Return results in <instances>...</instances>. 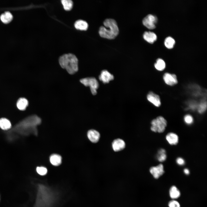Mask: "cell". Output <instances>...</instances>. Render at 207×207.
I'll use <instances>...</instances> for the list:
<instances>
[{"mask_svg": "<svg viewBox=\"0 0 207 207\" xmlns=\"http://www.w3.org/2000/svg\"><path fill=\"white\" fill-rule=\"evenodd\" d=\"M155 68L159 71H163L166 68V64L163 60L158 58L156 60L154 65Z\"/></svg>", "mask_w": 207, "mask_h": 207, "instance_id": "ffe728a7", "label": "cell"}, {"mask_svg": "<svg viewBox=\"0 0 207 207\" xmlns=\"http://www.w3.org/2000/svg\"><path fill=\"white\" fill-rule=\"evenodd\" d=\"M184 120L185 123L188 125H190L192 124L193 122V117L189 114H187L184 116Z\"/></svg>", "mask_w": 207, "mask_h": 207, "instance_id": "484cf974", "label": "cell"}, {"mask_svg": "<svg viewBox=\"0 0 207 207\" xmlns=\"http://www.w3.org/2000/svg\"><path fill=\"white\" fill-rule=\"evenodd\" d=\"M163 78L165 83L170 86H174L178 82L177 76L174 74L166 72L163 75Z\"/></svg>", "mask_w": 207, "mask_h": 207, "instance_id": "52a82bcc", "label": "cell"}, {"mask_svg": "<svg viewBox=\"0 0 207 207\" xmlns=\"http://www.w3.org/2000/svg\"><path fill=\"white\" fill-rule=\"evenodd\" d=\"M147 100L155 106L158 107L161 105V101L159 96L152 91H150L147 94Z\"/></svg>", "mask_w": 207, "mask_h": 207, "instance_id": "ba28073f", "label": "cell"}, {"mask_svg": "<svg viewBox=\"0 0 207 207\" xmlns=\"http://www.w3.org/2000/svg\"><path fill=\"white\" fill-rule=\"evenodd\" d=\"M0 19L4 23L8 24L12 20L13 17L12 14L9 12H6L0 16Z\"/></svg>", "mask_w": 207, "mask_h": 207, "instance_id": "ac0fdd59", "label": "cell"}, {"mask_svg": "<svg viewBox=\"0 0 207 207\" xmlns=\"http://www.w3.org/2000/svg\"><path fill=\"white\" fill-rule=\"evenodd\" d=\"M207 101L205 99H202L198 104L197 111L200 114H202L206 111L207 109Z\"/></svg>", "mask_w": 207, "mask_h": 207, "instance_id": "44dd1931", "label": "cell"}, {"mask_svg": "<svg viewBox=\"0 0 207 207\" xmlns=\"http://www.w3.org/2000/svg\"><path fill=\"white\" fill-rule=\"evenodd\" d=\"M41 119L36 115L29 116L18 123L15 126V131L20 134L37 135V126L41 124Z\"/></svg>", "mask_w": 207, "mask_h": 207, "instance_id": "6da1fadb", "label": "cell"}, {"mask_svg": "<svg viewBox=\"0 0 207 207\" xmlns=\"http://www.w3.org/2000/svg\"><path fill=\"white\" fill-rule=\"evenodd\" d=\"M61 67L66 70L68 72L73 74L78 70V61L76 56L72 53L64 54L60 57L59 60Z\"/></svg>", "mask_w": 207, "mask_h": 207, "instance_id": "3957f363", "label": "cell"}, {"mask_svg": "<svg viewBox=\"0 0 207 207\" xmlns=\"http://www.w3.org/2000/svg\"><path fill=\"white\" fill-rule=\"evenodd\" d=\"M184 173L187 175H188L189 173V170L187 168H185L184 170Z\"/></svg>", "mask_w": 207, "mask_h": 207, "instance_id": "f546056e", "label": "cell"}, {"mask_svg": "<svg viewBox=\"0 0 207 207\" xmlns=\"http://www.w3.org/2000/svg\"><path fill=\"white\" fill-rule=\"evenodd\" d=\"M166 150L163 149H161L158 150L157 158L159 161L163 162L166 160Z\"/></svg>", "mask_w": 207, "mask_h": 207, "instance_id": "603a6c76", "label": "cell"}, {"mask_svg": "<svg viewBox=\"0 0 207 207\" xmlns=\"http://www.w3.org/2000/svg\"><path fill=\"white\" fill-rule=\"evenodd\" d=\"M157 21V17L152 15L149 14L145 17L143 20V24L149 29H153L155 28Z\"/></svg>", "mask_w": 207, "mask_h": 207, "instance_id": "8992f818", "label": "cell"}, {"mask_svg": "<svg viewBox=\"0 0 207 207\" xmlns=\"http://www.w3.org/2000/svg\"><path fill=\"white\" fill-rule=\"evenodd\" d=\"M80 83L86 87H89L92 94L95 95L97 90L99 86L98 82L96 79L93 77L83 78L80 80Z\"/></svg>", "mask_w": 207, "mask_h": 207, "instance_id": "5b68a950", "label": "cell"}, {"mask_svg": "<svg viewBox=\"0 0 207 207\" xmlns=\"http://www.w3.org/2000/svg\"><path fill=\"white\" fill-rule=\"evenodd\" d=\"M62 158L61 156L57 154H53L51 155L49 158L51 163L55 166L59 165L62 162Z\"/></svg>", "mask_w": 207, "mask_h": 207, "instance_id": "9a60e30c", "label": "cell"}, {"mask_svg": "<svg viewBox=\"0 0 207 207\" xmlns=\"http://www.w3.org/2000/svg\"><path fill=\"white\" fill-rule=\"evenodd\" d=\"M28 100L24 98H20L18 100L17 106L20 110H24L26 109L28 105Z\"/></svg>", "mask_w": 207, "mask_h": 207, "instance_id": "2e32d148", "label": "cell"}, {"mask_svg": "<svg viewBox=\"0 0 207 207\" xmlns=\"http://www.w3.org/2000/svg\"><path fill=\"white\" fill-rule=\"evenodd\" d=\"M99 79L103 83H106L114 79V76L107 70H103L99 76Z\"/></svg>", "mask_w": 207, "mask_h": 207, "instance_id": "30bf717a", "label": "cell"}, {"mask_svg": "<svg viewBox=\"0 0 207 207\" xmlns=\"http://www.w3.org/2000/svg\"><path fill=\"white\" fill-rule=\"evenodd\" d=\"M175 41L172 37H166L164 41V45L168 49L172 48L175 44Z\"/></svg>", "mask_w": 207, "mask_h": 207, "instance_id": "cb8c5ba5", "label": "cell"}, {"mask_svg": "<svg viewBox=\"0 0 207 207\" xmlns=\"http://www.w3.org/2000/svg\"><path fill=\"white\" fill-rule=\"evenodd\" d=\"M166 139L168 143L172 145L177 144L179 141L178 135L173 133H168L166 136Z\"/></svg>", "mask_w": 207, "mask_h": 207, "instance_id": "4fadbf2b", "label": "cell"}, {"mask_svg": "<svg viewBox=\"0 0 207 207\" xmlns=\"http://www.w3.org/2000/svg\"><path fill=\"white\" fill-rule=\"evenodd\" d=\"M74 26L76 28L80 30H86L88 27V23L85 21L78 20L75 23Z\"/></svg>", "mask_w": 207, "mask_h": 207, "instance_id": "e0dca14e", "label": "cell"}, {"mask_svg": "<svg viewBox=\"0 0 207 207\" xmlns=\"http://www.w3.org/2000/svg\"><path fill=\"white\" fill-rule=\"evenodd\" d=\"M87 135L89 139L93 143L97 142L99 141L100 137L99 133L94 129L89 130L87 132Z\"/></svg>", "mask_w": 207, "mask_h": 207, "instance_id": "7c38bea8", "label": "cell"}, {"mask_svg": "<svg viewBox=\"0 0 207 207\" xmlns=\"http://www.w3.org/2000/svg\"><path fill=\"white\" fill-rule=\"evenodd\" d=\"M103 24L105 27L101 26L99 33L101 37L109 39L115 38L119 33V29L116 21L111 18L105 20Z\"/></svg>", "mask_w": 207, "mask_h": 207, "instance_id": "7a4b0ae2", "label": "cell"}, {"mask_svg": "<svg viewBox=\"0 0 207 207\" xmlns=\"http://www.w3.org/2000/svg\"><path fill=\"white\" fill-rule=\"evenodd\" d=\"M11 127L10 121L5 118H0V127L2 129L6 130L9 129Z\"/></svg>", "mask_w": 207, "mask_h": 207, "instance_id": "d6986e66", "label": "cell"}, {"mask_svg": "<svg viewBox=\"0 0 207 207\" xmlns=\"http://www.w3.org/2000/svg\"><path fill=\"white\" fill-rule=\"evenodd\" d=\"M151 130L155 132H163L166 126L167 122L162 116H160L153 119L151 122Z\"/></svg>", "mask_w": 207, "mask_h": 207, "instance_id": "277c9868", "label": "cell"}, {"mask_svg": "<svg viewBox=\"0 0 207 207\" xmlns=\"http://www.w3.org/2000/svg\"><path fill=\"white\" fill-rule=\"evenodd\" d=\"M37 172L39 175L43 176L47 173V168L43 166H39L36 168Z\"/></svg>", "mask_w": 207, "mask_h": 207, "instance_id": "4316f807", "label": "cell"}, {"mask_svg": "<svg viewBox=\"0 0 207 207\" xmlns=\"http://www.w3.org/2000/svg\"><path fill=\"white\" fill-rule=\"evenodd\" d=\"M169 193L170 197L172 199L178 198L180 195L179 191L175 186H172L171 187Z\"/></svg>", "mask_w": 207, "mask_h": 207, "instance_id": "7402d4cb", "label": "cell"}, {"mask_svg": "<svg viewBox=\"0 0 207 207\" xmlns=\"http://www.w3.org/2000/svg\"><path fill=\"white\" fill-rule=\"evenodd\" d=\"M144 39L150 43H154L157 39V36L154 32L150 31H145L143 35Z\"/></svg>", "mask_w": 207, "mask_h": 207, "instance_id": "5bb4252c", "label": "cell"}, {"mask_svg": "<svg viewBox=\"0 0 207 207\" xmlns=\"http://www.w3.org/2000/svg\"><path fill=\"white\" fill-rule=\"evenodd\" d=\"M176 162L177 164L180 166L183 165L185 163L184 160L181 157L177 158L176 159Z\"/></svg>", "mask_w": 207, "mask_h": 207, "instance_id": "f1b7e54d", "label": "cell"}, {"mask_svg": "<svg viewBox=\"0 0 207 207\" xmlns=\"http://www.w3.org/2000/svg\"><path fill=\"white\" fill-rule=\"evenodd\" d=\"M61 3L64 9L66 10H70L72 7L73 3L71 0H62Z\"/></svg>", "mask_w": 207, "mask_h": 207, "instance_id": "d4e9b609", "label": "cell"}, {"mask_svg": "<svg viewBox=\"0 0 207 207\" xmlns=\"http://www.w3.org/2000/svg\"></svg>", "mask_w": 207, "mask_h": 207, "instance_id": "4dcf8cb0", "label": "cell"}, {"mask_svg": "<svg viewBox=\"0 0 207 207\" xmlns=\"http://www.w3.org/2000/svg\"><path fill=\"white\" fill-rule=\"evenodd\" d=\"M112 147L115 152H118L123 149L125 146L124 141L122 139H117L114 140L112 144Z\"/></svg>", "mask_w": 207, "mask_h": 207, "instance_id": "8fae6325", "label": "cell"}, {"mask_svg": "<svg viewBox=\"0 0 207 207\" xmlns=\"http://www.w3.org/2000/svg\"><path fill=\"white\" fill-rule=\"evenodd\" d=\"M150 171L154 178L158 179L164 172L163 165L160 164L156 166L152 167Z\"/></svg>", "mask_w": 207, "mask_h": 207, "instance_id": "9c48e42d", "label": "cell"}, {"mask_svg": "<svg viewBox=\"0 0 207 207\" xmlns=\"http://www.w3.org/2000/svg\"><path fill=\"white\" fill-rule=\"evenodd\" d=\"M168 206L169 207H180L179 203L175 200L170 201L168 204Z\"/></svg>", "mask_w": 207, "mask_h": 207, "instance_id": "83f0119b", "label": "cell"}]
</instances>
